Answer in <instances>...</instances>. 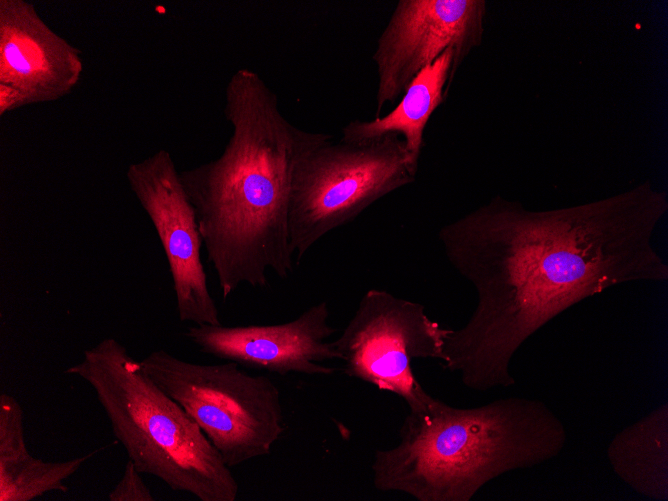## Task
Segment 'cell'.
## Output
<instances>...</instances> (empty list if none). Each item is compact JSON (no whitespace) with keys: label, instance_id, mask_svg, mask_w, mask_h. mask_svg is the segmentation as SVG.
Here are the masks:
<instances>
[{"label":"cell","instance_id":"cell-16","mask_svg":"<svg viewBox=\"0 0 668 501\" xmlns=\"http://www.w3.org/2000/svg\"><path fill=\"white\" fill-rule=\"evenodd\" d=\"M26 105H30L27 96L18 88L10 85L0 83V116L6 113L19 109Z\"/></svg>","mask_w":668,"mask_h":501},{"label":"cell","instance_id":"cell-2","mask_svg":"<svg viewBox=\"0 0 668 501\" xmlns=\"http://www.w3.org/2000/svg\"><path fill=\"white\" fill-rule=\"evenodd\" d=\"M225 101L233 132L223 152L179 171L224 300L242 284L265 287L269 270L282 279L292 273L294 170L306 152L332 139L291 124L253 70L241 68L231 76Z\"/></svg>","mask_w":668,"mask_h":501},{"label":"cell","instance_id":"cell-5","mask_svg":"<svg viewBox=\"0 0 668 501\" xmlns=\"http://www.w3.org/2000/svg\"><path fill=\"white\" fill-rule=\"evenodd\" d=\"M140 363L198 424L229 468L270 454L287 429L280 389L267 376L251 375L230 361L189 362L162 349Z\"/></svg>","mask_w":668,"mask_h":501},{"label":"cell","instance_id":"cell-3","mask_svg":"<svg viewBox=\"0 0 668 501\" xmlns=\"http://www.w3.org/2000/svg\"><path fill=\"white\" fill-rule=\"evenodd\" d=\"M567 439L562 420L538 399L457 408L431 396L409 411L396 446L375 451L373 485L418 501H470L491 480L554 459Z\"/></svg>","mask_w":668,"mask_h":501},{"label":"cell","instance_id":"cell-11","mask_svg":"<svg viewBox=\"0 0 668 501\" xmlns=\"http://www.w3.org/2000/svg\"><path fill=\"white\" fill-rule=\"evenodd\" d=\"M81 50L56 33L26 0H0V83L30 105L69 95L83 73Z\"/></svg>","mask_w":668,"mask_h":501},{"label":"cell","instance_id":"cell-4","mask_svg":"<svg viewBox=\"0 0 668 501\" xmlns=\"http://www.w3.org/2000/svg\"><path fill=\"white\" fill-rule=\"evenodd\" d=\"M65 374L94 391L114 437L142 474L201 501H235L239 484L198 424L113 337L87 348Z\"/></svg>","mask_w":668,"mask_h":501},{"label":"cell","instance_id":"cell-9","mask_svg":"<svg viewBox=\"0 0 668 501\" xmlns=\"http://www.w3.org/2000/svg\"><path fill=\"white\" fill-rule=\"evenodd\" d=\"M125 176L161 242L179 320L195 325L222 324L201 259L203 239L195 208L172 156L160 149L129 164Z\"/></svg>","mask_w":668,"mask_h":501},{"label":"cell","instance_id":"cell-7","mask_svg":"<svg viewBox=\"0 0 668 501\" xmlns=\"http://www.w3.org/2000/svg\"><path fill=\"white\" fill-rule=\"evenodd\" d=\"M450 332L430 319L424 305L370 289L332 342L347 376L400 396L409 411H416L431 395L414 375L412 362L418 358L441 362Z\"/></svg>","mask_w":668,"mask_h":501},{"label":"cell","instance_id":"cell-12","mask_svg":"<svg viewBox=\"0 0 668 501\" xmlns=\"http://www.w3.org/2000/svg\"><path fill=\"white\" fill-rule=\"evenodd\" d=\"M452 63L453 51L448 49L415 76L391 112L370 121L349 122L343 127L340 140L368 143L396 134L402 136L412 162L418 165L424 147L425 127L445 100L454 79Z\"/></svg>","mask_w":668,"mask_h":501},{"label":"cell","instance_id":"cell-10","mask_svg":"<svg viewBox=\"0 0 668 501\" xmlns=\"http://www.w3.org/2000/svg\"><path fill=\"white\" fill-rule=\"evenodd\" d=\"M330 310L321 301L297 318L279 324L223 326L193 325L184 335L202 353L240 366L287 375H331L324 365L339 360L333 342L336 329L329 324Z\"/></svg>","mask_w":668,"mask_h":501},{"label":"cell","instance_id":"cell-6","mask_svg":"<svg viewBox=\"0 0 668 501\" xmlns=\"http://www.w3.org/2000/svg\"><path fill=\"white\" fill-rule=\"evenodd\" d=\"M417 169L396 134L368 143L330 139L306 152L294 170L289 210L297 262L322 237L412 184Z\"/></svg>","mask_w":668,"mask_h":501},{"label":"cell","instance_id":"cell-14","mask_svg":"<svg viewBox=\"0 0 668 501\" xmlns=\"http://www.w3.org/2000/svg\"><path fill=\"white\" fill-rule=\"evenodd\" d=\"M92 455L46 461L34 457L26 443L0 453V501H31L48 492H66L65 481Z\"/></svg>","mask_w":668,"mask_h":501},{"label":"cell","instance_id":"cell-1","mask_svg":"<svg viewBox=\"0 0 668 501\" xmlns=\"http://www.w3.org/2000/svg\"><path fill=\"white\" fill-rule=\"evenodd\" d=\"M667 194L645 181L575 206L533 211L497 195L438 232L477 305L445 339L441 364L475 391L515 384L511 360L554 317L609 287L665 281L652 238Z\"/></svg>","mask_w":668,"mask_h":501},{"label":"cell","instance_id":"cell-13","mask_svg":"<svg viewBox=\"0 0 668 501\" xmlns=\"http://www.w3.org/2000/svg\"><path fill=\"white\" fill-rule=\"evenodd\" d=\"M615 474L637 493L668 500V404L616 433L607 447Z\"/></svg>","mask_w":668,"mask_h":501},{"label":"cell","instance_id":"cell-15","mask_svg":"<svg viewBox=\"0 0 668 501\" xmlns=\"http://www.w3.org/2000/svg\"><path fill=\"white\" fill-rule=\"evenodd\" d=\"M141 472L128 460L122 477L108 494L110 501H154L155 497L144 482Z\"/></svg>","mask_w":668,"mask_h":501},{"label":"cell","instance_id":"cell-8","mask_svg":"<svg viewBox=\"0 0 668 501\" xmlns=\"http://www.w3.org/2000/svg\"><path fill=\"white\" fill-rule=\"evenodd\" d=\"M486 9L484 0H399L373 54L378 74L375 117L448 49L453 51L455 76L482 42Z\"/></svg>","mask_w":668,"mask_h":501}]
</instances>
